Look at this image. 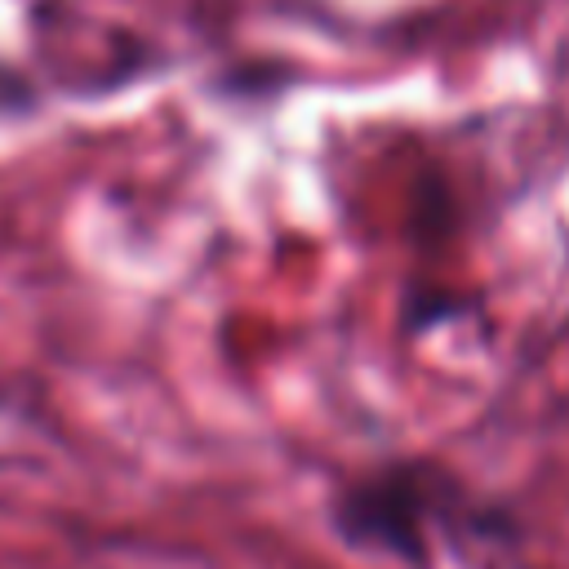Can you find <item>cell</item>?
<instances>
[{"label":"cell","mask_w":569,"mask_h":569,"mask_svg":"<svg viewBox=\"0 0 569 569\" xmlns=\"http://www.w3.org/2000/svg\"><path fill=\"white\" fill-rule=\"evenodd\" d=\"M27 102H31L27 80H18L13 71L0 67V111H18V107H27Z\"/></svg>","instance_id":"obj_2"},{"label":"cell","mask_w":569,"mask_h":569,"mask_svg":"<svg viewBox=\"0 0 569 569\" xmlns=\"http://www.w3.org/2000/svg\"><path fill=\"white\" fill-rule=\"evenodd\" d=\"M325 525L342 547L360 556L427 569L436 560L440 533L480 538L489 516L467 502L445 467L422 458H391L342 480L325 502Z\"/></svg>","instance_id":"obj_1"}]
</instances>
